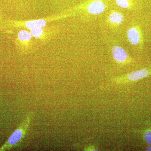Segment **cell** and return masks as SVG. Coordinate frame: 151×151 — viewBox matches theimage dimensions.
<instances>
[{
  "mask_svg": "<svg viewBox=\"0 0 151 151\" xmlns=\"http://www.w3.org/2000/svg\"><path fill=\"white\" fill-rule=\"evenodd\" d=\"M35 116V113L29 111L18 127L10 136L7 140L0 147V151H9L19 146L27 134L30 124Z\"/></svg>",
  "mask_w": 151,
  "mask_h": 151,
  "instance_id": "obj_1",
  "label": "cell"
},
{
  "mask_svg": "<svg viewBox=\"0 0 151 151\" xmlns=\"http://www.w3.org/2000/svg\"><path fill=\"white\" fill-rule=\"evenodd\" d=\"M16 42L20 53L22 55L35 51L38 45L29 32L26 29L21 30L18 32Z\"/></svg>",
  "mask_w": 151,
  "mask_h": 151,
  "instance_id": "obj_2",
  "label": "cell"
},
{
  "mask_svg": "<svg viewBox=\"0 0 151 151\" xmlns=\"http://www.w3.org/2000/svg\"><path fill=\"white\" fill-rule=\"evenodd\" d=\"M58 28L57 26H45L29 30L38 45H44L57 35Z\"/></svg>",
  "mask_w": 151,
  "mask_h": 151,
  "instance_id": "obj_3",
  "label": "cell"
},
{
  "mask_svg": "<svg viewBox=\"0 0 151 151\" xmlns=\"http://www.w3.org/2000/svg\"><path fill=\"white\" fill-rule=\"evenodd\" d=\"M57 16H51L45 19H37L29 20L27 21H12L9 22L12 27L20 28L26 29L29 30L46 26L47 24L50 22L57 20Z\"/></svg>",
  "mask_w": 151,
  "mask_h": 151,
  "instance_id": "obj_4",
  "label": "cell"
},
{
  "mask_svg": "<svg viewBox=\"0 0 151 151\" xmlns=\"http://www.w3.org/2000/svg\"><path fill=\"white\" fill-rule=\"evenodd\" d=\"M104 3L100 1H92L87 6V11L89 13L93 14H98L101 13L105 10Z\"/></svg>",
  "mask_w": 151,
  "mask_h": 151,
  "instance_id": "obj_5",
  "label": "cell"
},
{
  "mask_svg": "<svg viewBox=\"0 0 151 151\" xmlns=\"http://www.w3.org/2000/svg\"><path fill=\"white\" fill-rule=\"evenodd\" d=\"M150 70L146 69H142L137 70L130 73L127 76V80L131 81H135L147 77L150 74Z\"/></svg>",
  "mask_w": 151,
  "mask_h": 151,
  "instance_id": "obj_6",
  "label": "cell"
},
{
  "mask_svg": "<svg viewBox=\"0 0 151 151\" xmlns=\"http://www.w3.org/2000/svg\"><path fill=\"white\" fill-rule=\"evenodd\" d=\"M113 58L116 61L124 62L127 58V54L124 49L119 46H115L112 50Z\"/></svg>",
  "mask_w": 151,
  "mask_h": 151,
  "instance_id": "obj_7",
  "label": "cell"
},
{
  "mask_svg": "<svg viewBox=\"0 0 151 151\" xmlns=\"http://www.w3.org/2000/svg\"><path fill=\"white\" fill-rule=\"evenodd\" d=\"M127 36L130 43L137 45L140 41V35L139 31L135 28H131L127 32Z\"/></svg>",
  "mask_w": 151,
  "mask_h": 151,
  "instance_id": "obj_8",
  "label": "cell"
},
{
  "mask_svg": "<svg viewBox=\"0 0 151 151\" xmlns=\"http://www.w3.org/2000/svg\"><path fill=\"white\" fill-rule=\"evenodd\" d=\"M109 19L112 23L119 24L122 22L123 19L122 14L118 12H113L110 14Z\"/></svg>",
  "mask_w": 151,
  "mask_h": 151,
  "instance_id": "obj_9",
  "label": "cell"
},
{
  "mask_svg": "<svg viewBox=\"0 0 151 151\" xmlns=\"http://www.w3.org/2000/svg\"><path fill=\"white\" fill-rule=\"evenodd\" d=\"M116 4L121 7L127 8L129 6L127 0H116Z\"/></svg>",
  "mask_w": 151,
  "mask_h": 151,
  "instance_id": "obj_10",
  "label": "cell"
},
{
  "mask_svg": "<svg viewBox=\"0 0 151 151\" xmlns=\"http://www.w3.org/2000/svg\"><path fill=\"white\" fill-rule=\"evenodd\" d=\"M145 139L146 142L151 145V131H148L146 132L145 135Z\"/></svg>",
  "mask_w": 151,
  "mask_h": 151,
  "instance_id": "obj_11",
  "label": "cell"
},
{
  "mask_svg": "<svg viewBox=\"0 0 151 151\" xmlns=\"http://www.w3.org/2000/svg\"><path fill=\"white\" fill-rule=\"evenodd\" d=\"M147 151H151V146H149L147 148Z\"/></svg>",
  "mask_w": 151,
  "mask_h": 151,
  "instance_id": "obj_12",
  "label": "cell"
},
{
  "mask_svg": "<svg viewBox=\"0 0 151 151\" xmlns=\"http://www.w3.org/2000/svg\"><path fill=\"white\" fill-rule=\"evenodd\" d=\"M1 19H0V28H2L1 27Z\"/></svg>",
  "mask_w": 151,
  "mask_h": 151,
  "instance_id": "obj_13",
  "label": "cell"
}]
</instances>
